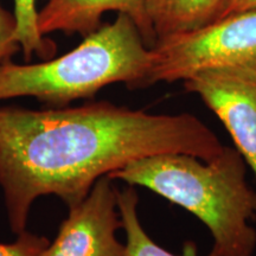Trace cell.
I'll return each instance as SVG.
<instances>
[{"mask_svg":"<svg viewBox=\"0 0 256 256\" xmlns=\"http://www.w3.org/2000/svg\"><path fill=\"white\" fill-rule=\"evenodd\" d=\"M138 197L134 186L118 190V209H119L122 228L126 232L127 242L124 244V256H198L194 242L186 241L183 246V252L174 255L162 248L147 235L138 216ZM206 256H220L211 250Z\"/></svg>","mask_w":256,"mask_h":256,"instance_id":"9","label":"cell"},{"mask_svg":"<svg viewBox=\"0 0 256 256\" xmlns=\"http://www.w3.org/2000/svg\"><path fill=\"white\" fill-rule=\"evenodd\" d=\"M14 14L17 20L16 40L25 57L28 58L36 54L40 58L49 60L55 55V44L38 31L36 0H14Z\"/></svg>","mask_w":256,"mask_h":256,"instance_id":"10","label":"cell"},{"mask_svg":"<svg viewBox=\"0 0 256 256\" xmlns=\"http://www.w3.org/2000/svg\"><path fill=\"white\" fill-rule=\"evenodd\" d=\"M110 11L130 16L146 46H154L156 36L147 17L145 0H48L37 14L38 31L44 37L52 32L86 37L101 26V17Z\"/></svg>","mask_w":256,"mask_h":256,"instance_id":"7","label":"cell"},{"mask_svg":"<svg viewBox=\"0 0 256 256\" xmlns=\"http://www.w3.org/2000/svg\"><path fill=\"white\" fill-rule=\"evenodd\" d=\"M247 162L224 146L206 162L185 153H165L130 162L110 174L113 180L142 186L194 214L210 230L220 256H254L256 191L246 178Z\"/></svg>","mask_w":256,"mask_h":256,"instance_id":"2","label":"cell"},{"mask_svg":"<svg viewBox=\"0 0 256 256\" xmlns=\"http://www.w3.org/2000/svg\"><path fill=\"white\" fill-rule=\"evenodd\" d=\"M254 10H256V0H226L220 19Z\"/></svg>","mask_w":256,"mask_h":256,"instance_id":"13","label":"cell"},{"mask_svg":"<svg viewBox=\"0 0 256 256\" xmlns=\"http://www.w3.org/2000/svg\"><path fill=\"white\" fill-rule=\"evenodd\" d=\"M17 20L14 14H11L2 5L0 0V64L12 58L20 46L16 40Z\"/></svg>","mask_w":256,"mask_h":256,"instance_id":"12","label":"cell"},{"mask_svg":"<svg viewBox=\"0 0 256 256\" xmlns=\"http://www.w3.org/2000/svg\"><path fill=\"white\" fill-rule=\"evenodd\" d=\"M153 60L152 48L146 46L133 19L119 14L66 55L36 64L11 60L0 64V101L26 96L51 107H66L113 83L145 88Z\"/></svg>","mask_w":256,"mask_h":256,"instance_id":"3","label":"cell"},{"mask_svg":"<svg viewBox=\"0 0 256 256\" xmlns=\"http://www.w3.org/2000/svg\"><path fill=\"white\" fill-rule=\"evenodd\" d=\"M226 0H145L156 43L191 34L220 20Z\"/></svg>","mask_w":256,"mask_h":256,"instance_id":"8","label":"cell"},{"mask_svg":"<svg viewBox=\"0 0 256 256\" xmlns=\"http://www.w3.org/2000/svg\"><path fill=\"white\" fill-rule=\"evenodd\" d=\"M224 145L194 115L151 114L107 101L34 110L0 107V188L12 232H23L31 206L57 196L69 208L104 176L165 153L210 162Z\"/></svg>","mask_w":256,"mask_h":256,"instance_id":"1","label":"cell"},{"mask_svg":"<svg viewBox=\"0 0 256 256\" xmlns=\"http://www.w3.org/2000/svg\"><path fill=\"white\" fill-rule=\"evenodd\" d=\"M49 243L46 238L24 230L14 243H0V256H40Z\"/></svg>","mask_w":256,"mask_h":256,"instance_id":"11","label":"cell"},{"mask_svg":"<svg viewBox=\"0 0 256 256\" xmlns=\"http://www.w3.org/2000/svg\"><path fill=\"white\" fill-rule=\"evenodd\" d=\"M104 176L87 197L69 208L58 235L40 256H124V244L116 238L122 228L118 209V188Z\"/></svg>","mask_w":256,"mask_h":256,"instance_id":"6","label":"cell"},{"mask_svg":"<svg viewBox=\"0 0 256 256\" xmlns=\"http://www.w3.org/2000/svg\"><path fill=\"white\" fill-rule=\"evenodd\" d=\"M183 82L224 124L256 178V58L202 69Z\"/></svg>","mask_w":256,"mask_h":256,"instance_id":"5","label":"cell"},{"mask_svg":"<svg viewBox=\"0 0 256 256\" xmlns=\"http://www.w3.org/2000/svg\"><path fill=\"white\" fill-rule=\"evenodd\" d=\"M152 50L154 60L148 86L184 81L202 69L256 58V10L159 40Z\"/></svg>","mask_w":256,"mask_h":256,"instance_id":"4","label":"cell"}]
</instances>
